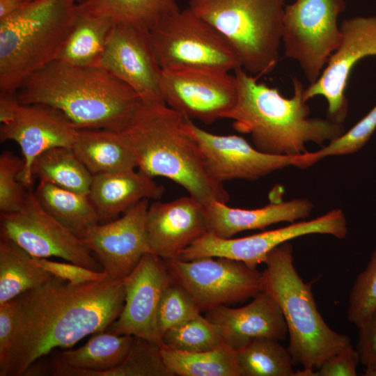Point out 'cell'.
Listing matches in <instances>:
<instances>
[{"instance_id": "6da1fadb", "label": "cell", "mask_w": 376, "mask_h": 376, "mask_svg": "<svg viewBox=\"0 0 376 376\" xmlns=\"http://www.w3.org/2000/svg\"><path fill=\"white\" fill-rule=\"evenodd\" d=\"M13 299L15 330L0 376H23L55 348L71 347L89 334L104 331L122 311L125 279L107 276L74 285L54 277Z\"/></svg>"}, {"instance_id": "7a4b0ae2", "label": "cell", "mask_w": 376, "mask_h": 376, "mask_svg": "<svg viewBox=\"0 0 376 376\" xmlns=\"http://www.w3.org/2000/svg\"><path fill=\"white\" fill-rule=\"evenodd\" d=\"M17 93L21 104L52 106L78 130L121 132L143 104L134 90L104 68L58 61L32 74Z\"/></svg>"}, {"instance_id": "3957f363", "label": "cell", "mask_w": 376, "mask_h": 376, "mask_svg": "<svg viewBox=\"0 0 376 376\" xmlns=\"http://www.w3.org/2000/svg\"><path fill=\"white\" fill-rule=\"evenodd\" d=\"M237 99L224 118L233 120L238 132L251 135L259 150L272 155H299L308 152L306 144L324 146L345 132L343 124L329 118H310V108L304 99V87L293 78L291 97L283 96L277 88L258 81L242 67L234 71Z\"/></svg>"}, {"instance_id": "277c9868", "label": "cell", "mask_w": 376, "mask_h": 376, "mask_svg": "<svg viewBox=\"0 0 376 376\" xmlns=\"http://www.w3.org/2000/svg\"><path fill=\"white\" fill-rule=\"evenodd\" d=\"M189 120L164 104H143L121 134L141 173L172 180L204 205L227 203L228 192L208 174Z\"/></svg>"}, {"instance_id": "5b68a950", "label": "cell", "mask_w": 376, "mask_h": 376, "mask_svg": "<svg viewBox=\"0 0 376 376\" xmlns=\"http://www.w3.org/2000/svg\"><path fill=\"white\" fill-rule=\"evenodd\" d=\"M262 272V290L279 306L289 334L288 350L295 364L318 368L349 344L348 336L331 329L318 310L311 285L303 281L293 264L288 242L273 249Z\"/></svg>"}, {"instance_id": "8992f818", "label": "cell", "mask_w": 376, "mask_h": 376, "mask_svg": "<svg viewBox=\"0 0 376 376\" xmlns=\"http://www.w3.org/2000/svg\"><path fill=\"white\" fill-rule=\"evenodd\" d=\"M78 0H31L0 19V91L16 92L32 74L56 61Z\"/></svg>"}, {"instance_id": "52a82bcc", "label": "cell", "mask_w": 376, "mask_h": 376, "mask_svg": "<svg viewBox=\"0 0 376 376\" xmlns=\"http://www.w3.org/2000/svg\"><path fill=\"white\" fill-rule=\"evenodd\" d=\"M286 0H189L188 8L228 42L242 68L259 78L276 66Z\"/></svg>"}, {"instance_id": "ba28073f", "label": "cell", "mask_w": 376, "mask_h": 376, "mask_svg": "<svg viewBox=\"0 0 376 376\" xmlns=\"http://www.w3.org/2000/svg\"><path fill=\"white\" fill-rule=\"evenodd\" d=\"M149 33L162 69L203 68L230 72L242 67L225 38L188 7L166 17Z\"/></svg>"}, {"instance_id": "9c48e42d", "label": "cell", "mask_w": 376, "mask_h": 376, "mask_svg": "<svg viewBox=\"0 0 376 376\" xmlns=\"http://www.w3.org/2000/svg\"><path fill=\"white\" fill-rule=\"evenodd\" d=\"M345 0H295L286 5L281 42L285 56L295 60L308 81L320 76L342 38L339 15Z\"/></svg>"}, {"instance_id": "30bf717a", "label": "cell", "mask_w": 376, "mask_h": 376, "mask_svg": "<svg viewBox=\"0 0 376 376\" xmlns=\"http://www.w3.org/2000/svg\"><path fill=\"white\" fill-rule=\"evenodd\" d=\"M173 281L195 299L201 311L253 297L262 290V272L224 257L164 260Z\"/></svg>"}, {"instance_id": "8fae6325", "label": "cell", "mask_w": 376, "mask_h": 376, "mask_svg": "<svg viewBox=\"0 0 376 376\" xmlns=\"http://www.w3.org/2000/svg\"><path fill=\"white\" fill-rule=\"evenodd\" d=\"M0 230L1 235L14 242L32 257L54 256L103 271L81 238L50 215L31 190L19 210L1 213Z\"/></svg>"}, {"instance_id": "7c38bea8", "label": "cell", "mask_w": 376, "mask_h": 376, "mask_svg": "<svg viewBox=\"0 0 376 376\" xmlns=\"http://www.w3.org/2000/svg\"><path fill=\"white\" fill-rule=\"evenodd\" d=\"M347 233L344 212L340 209H334L308 221L290 223L280 228L240 238H221L207 233L185 249L177 259L190 260L203 257H224L256 268L265 262L273 249L297 237L325 234L343 239Z\"/></svg>"}, {"instance_id": "4fadbf2b", "label": "cell", "mask_w": 376, "mask_h": 376, "mask_svg": "<svg viewBox=\"0 0 376 376\" xmlns=\"http://www.w3.org/2000/svg\"><path fill=\"white\" fill-rule=\"evenodd\" d=\"M189 128L201 148L208 174L221 183L236 179L256 180L288 166L305 169L318 162L314 152L295 156L266 153L241 136L214 134L191 119Z\"/></svg>"}, {"instance_id": "5bb4252c", "label": "cell", "mask_w": 376, "mask_h": 376, "mask_svg": "<svg viewBox=\"0 0 376 376\" xmlns=\"http://www.w3.org/2000/svg\"><path fill=\"white\" fill-rule=\"evenodd\" d=\"M161 92L166 105L207 125L224 118L237 99L234 75L203 68L163 69Z\"/></svg>"}, {"instance_id": "9a60e30c", "label": "cell", "mask_w": 376, "mask_h": 376, "mask_svg": "<svg viewBox=\"0 0 376 376\" xmlns=\"http://www.w3.org/2000/svg\"><path fill=\"white\" fill-rule=\"evenodd\" d=\"M341 42L329 57L319 78L304 89L306 102L322 96L327 102V118L341 123L347 113V84L357 63L376 56V16L354 17L340 25Z\"/></svg>"}, {"instance_id": "2e32d148", "label": "cell", "mask_w": 376, "mask_h": 376, "mask_svg": "<svg viewBox=\"0 0 376 376\" xmlns=\"http://www.w3.org/2000/svg\"><path fill=\"white\" fill-rule=\"evenodd\" d=\"M172 279L164 259L148 252L125 278V302L118 318L107 331L147 340L164 349L157 324L162 295Z\"/></svg>"}, {"instance_id": "e0dca14e", "label": "cell", "mask_w": 376, "mask_h": 376, "mask_svg": "<svg viewBox=\"0 0 376 376\" xmlns=\"http://www.w3.org/2000/svg\"><path fill=\"white\" fill-rule=\"evenodd\" d=\"M100 67L134 90L143 104H164L161 92L163 69L155 56L149 31L114 24Z\"/></svg>"}, {"instance_id": "ac0fdd59", "label": "cell", "mask_w": 376, "mask_h": 376, "mask_svg": "<svg viewBox=\"0 0 376 376\" xmlns=\"http://www.w3.org/2000/svg\"><path fill=\"white\" fill-rule=\"evenodd\" d=\"M148 206L149 199L141 200L118 219L97 224L79 234L109 277L125 279L141 257L151 252L146 231Z\"/></svg>"}, {"instance_id": "d6986e66", "label": "cell", "mask_w": 376, "mask_h": 376, "mask_svg": "<svg viewBox=\"0 0 376 376\" xmlns=\"http://www.w3.org/2000/svg\"><path fill=\"white\" fill-rule=\"evenodd\" d=\"M77 130L61 111L40 103L22 104L13 119L1 125V141H13L21 148L24 167L18 178L26 189L33 185L35 159L52 148H72Z\"/></svg>"}, {"instance_id": "ffe728a7", "label": "cell", "mask_w": 376, "mask_h": 376, "mask_svg": "<svg viewBox=\"0 0 376 376\" xmlns=\"http://www.w3.org/2000/svg\"><path fill=\"white\" fill-rule=\"evenodd\" d=\"M146 231L152 253L164 260L177 259L208 233L205 205L189 195L155 201L148 208Z\"/></svg>"}, {"instance_id": "44dd1931", "label": "cell", "mask_w": 376, "mask_h": 376, "mask_svg": "<svg viewBox=\"0 0 376 376\" xmlns=\"http://www.w3.org/2000/svg\"><path fill=\"white\" fill-rule=\"evenodd\" d=\"M206 312L205 317L218 329L226 344L235 350L253 338H270L281 342L288 334L279 306L264 290L244 306L221 305Z\"/></svg>"}, {"instance_id": "7402d4cb", "label": "cell", "mask_w": 376, "mask_h": 376, "mask_svg": "<svg viewBox=\"0 0 376 376\" xmlns=\"http://www.w3.org/2000/svg\"><path fill=\"white\" fill-rule=\"evenodd\" d=\"M313 208V204L306 198L272 201L255 209L231 207L217 201L205 205L208 233L221 238L281 222L294 223L307 218Z\"/></svg>"}, {"instance_id": "603a6c76", "label": "cell", "mask_w": 376, "mask_h": 376, "mask_svg": "<svg viewBox=\"0 0 376 376\" xmlns=\"http://www.w3.org/2000/svg\"><path fill=\"white\" fill-rule=\"evenodd\" d=\"M134 340L131 335L95 333L83 346L58 352L45 375L103 376L125 359Z\"/></svg>"}, {"instance_id": "cb8c5ba5", "label": "cell", "mask_w": 376, "mask_h": 376, "mask_svg": "<svg viewBox=\"0 0 376 376\" xmlns=\"http://www.w3.org/2000/svg\"><path fill=\"white\" fill-rule=\"evenodd\" d=\"M164 187L135 169L93 175L89 192L100 221L123 214L143 199H159Z\"/></svg>"}, {"instance_id": "d4e9b609", "label": "cell", "mask_w": 376, "mask_h": 376, "mask_svg": "<svg viewBox=\"0 0 376 376\" xmlns=\"http://www.w3.org/2000/svg\"><path fill=\"white\" fill-rule=\"evenodd\" d=\"M72 149L93 175L137 168L135 157L119 132L77 130Z\"/></svg>"}, {"instance_id": "484cf974", "label": "cell", "mask_w": 376, "mask_h": 376, "mask_svg": "<svg viewBox=\"0 0 376 376\" xmlns=\"http://www.w3.org/2000/svg\"><path fill=\"white\" fill-rule=\"evenodd\" d=\"M114 24L104 17L79 8L70 31L56 59L80 67H100V61Z\"/></svg>"}, {"instance_id": "4316f807", "label": "cell", "mask_w": 376, "mask_h": 376, "mask_svg": "<svg viewBox=\"0 0 376 376\" xmlns=\"http://www.w3.org/2000/svg\"><path fill=\"white\" fill-rule=\"evenodd\" d=\"M79 8L110 19L147 31L180 10L176 0H79Z\"/></svg>"}, {"instance_id": "83f0119b", "label": "cell", "mask_w": 376, "mask_h": 376, "mask_svg": "<svg viewBox=\"0 0 376 376\" xmlns=\"http://www.w3.org/2000/svg\"><path fill=\"white\" fill-rule=\"evenodd\" d=\"M54 277L36 265L25 250L1 235L0 304L47 283Z\"/></svg>"}, {"instance_id": "f1b7e54d", "label": "cell", "mask_w": 376, "mask_h": 376, "mask_svg": "<svg viewBox=\"0 0 376 376\" xmlns=\"http://www.w3.org/2000/svg\"><path fill=\"white\" fill-rule=\"evenodd\" d=\"M34 194L42 207L77 235L99 224L100 217L89 194L39 181Z\"/></svg>"}, {"instance_id": "f546056e", "label": "cell", "mask_w": 376, "mask_h": 376, "mask_svg": "<svg viewBox=\"0 0 376 376\" xmlns=\"http://www.w3.org/2000/svg\"><path fill=\"white\" fill-rule=\"evenodd\" d=\"M31 173L39 181L63 189L89 194L93 175L72 148L55 147L39 155L31 166Z\"/></svg>"}, {"instance_id": "4dcf8cb0", "label": "cell", "mask_w": 376, "mask_h": 376, "mask_svg": "<svg viewBox=\"0 0 376 376\" xmlns=\"http://www.w3.org/2000/svg\"><path fill=\"white\" fill-rule=\"evenodd\" d=\"M161 352L174 376H242L237 351L227 345L200 352L166 348Z\"/></svg>"}, {"instance_id": "1f68e13d", "label": "cell", "mask_w": 376, "mask_h": 376, "mask_svg": "<svg viewBox=\"0 0 376 376\" xmlns=\"http://www.w3.org/2000/svg\"><path fill=\"white\" fill-rule=\"evenodd\" d=\"M237 351L242 376H294L288 348L270 338L251 340Z\"/></svg>"}, {"instance_id": "d6a6232c", "label": "cell", "mask_w": 376, "mask_h": 376, "mask_svg": "<svg viewBox=\"0 0 376 376\" xmlns=\"http://www.w3.org/2000/svg\"><path fill=\"white\" fill-rule=\"evenodd\" d=\"M162 340L165 348L186 352H205L226 345L216 326L201 314L166 331Z\"/></svg>"}, {"instance_id": "836d02e7", "label": "cell", "mask_w": 376, "mask_h": 376, "mask_svg": "<svg viewBox=\"0 0 376 376\" xmlns=\"http://www.w3.org/2000/svg\"><path fill=\"white\" fill-rule=\"evenodd\" d=\"M103 376H174L156 344L135 337L125 359Z\"/></svg>"}, {"instance_id": "e575fe53", "label": "cell", "mask_w": 376, "mask_h": 376, "mask_svg": "<svg viewBox=\"0 0 376 376\" xmlns=\"http://www.w3.org/2000/svg\"><path fill=\"white\" fill-rule=\"evenodd\" d=\"M193 296L182 285L172 281L164 290L157 310V324L162 335L201 314Z\"/></svg>"}, {"instance_id": "d590c367", "label": "cell", "mask_w": 376, "mask_h": 376, "mask_svg": "<svg viewBox=\"0 0 376 376\" xmlns=\"http://www.w3.org/2000/svg\"><path fill=\"white\" fill-rule=\"evenodd\" d=\"M376 311V249L349 296L347 319L358 328Z\"/></svg>"}, {"instance_id": "8d00e7d4", "label": "cell", "mask_w": 376, "mask_h": 376, "mask_svg": "<svg viewBox=\"0 0 376 376\" xmlns=\"http://www.w3.org/2000/svg\"><path fill=\"white\" fill-rule=\"evenodd\" d=\"M24 167L21 159L9 150L0 155V212L11 213L19 210L28 193L18 178Z\"/></svg>"}, {"instance_id": "74e56055", "label": "cell", "mask_w": 376, "mask_h": 376, "mask_svg": "<svg viewBox=\"0 0 376 376\" xmlns=\"http://www.w3.org/2000/svg\"><path fill=\"white\" fill-rule=\"evenodd\" d=\"M376 130V105L357 123L314 153L318 161L330 156L351 155L361 149Z\"/></svg>"}, {"instance_id": "f35d334b", "label": "cell", "mask_w": 376, "mask_h": 376, "mask_svg": "<svg viewBox=\"0 0 376 376\" xmlns=\"http://www.w3.org/2000/svg\"><path fill=\"white\" fill-rule=\"evenodd\" d=\"M32 260L54 277L74 285L101 281L108 276L104 271H95L72 263H59L35 257H32Z\"/></svg>"}, {"instance_id": "ab89813d", "label": "cell", "mask_w": 376, "mask_h": 376, "mask_svg": "<svg viewBox=\"0 0 376 376\" xmlns=\"http://www.w3.org/2000/svg\"><path fill=\"white\" fill-rule=\"evenodd\" d=\"M359 362V353L350 343L327 359L314 370L313 376H356Z\"/></svg>"}, {"instance_id": "60d3db41", "label": "cell", "mask_w": 376, "mask_h": 376, "mask_svg": "<svg viewBox=\"0 0 376 376\" xmlns=\"http://www.w3.org/2000/svg\"><path fill=\"white\" fill-rule=\"evenodd\" d=\"M357 350L365 376H376V311L359 327Z\"/></svg>"}, {"instance_id": "b9f144b4", "label": "cell", "mask_w": 376, "mask_h": 376, "mask_svg": "<svg viewBox=\"0 0 376 376\" xmlns=\"http://www.w3.org/2000/svg\"><path fill=\"white\" fill-rule=\"evenodd\" d=\"M16 325L14 299L0 304V365H2L12 347Z\"/></svg>"}, {"instance_id": "7bdbcfd3", "label": "cell", "mask_w": 376, "mask_h": 376, "mask_svg": "<svg viewBox=\"0 0 376 376\" xmlns=\"http://www.w3.org/2000/svg\"><path fill=\"white\" fill-rule=\"evenodd\" d=\"M21 105L17 91H0L1 124H6L12 120Z\"/></svg>"}, {"instance_id": "ee69618b", "label": "cell", "mask_w": 376, "mask_h": 376, "mask_svg": "<svg viewBox=\"0 0 376 376\" xmlns=\"http://www.w3.org/2000/svg\"><path fill=\"white\" fill-rule=\"evenodd\" d=\"M29 1V0H0V19L17 11Z\"/></svg>"}, {"instance_id": "f6af8a7d", "label": "cell", "mask_w": 376, "mask_h": 376, "mask_svg": "<svg viewBox=\"0 0 376 376\" xmlns=\"http://www.w3.org/2000/svg\"><path fill=\"white\" fill-rule=\"evenodd\" d=\"M29 1H31V0H29ZM79 1V0H78V1Z\"/></svg>"}]
</instances>
